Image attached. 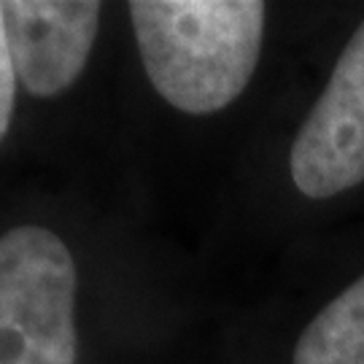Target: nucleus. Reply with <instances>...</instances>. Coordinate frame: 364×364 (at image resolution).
I'll return each mask as SVG.
<instances>
[{
  "label": "nucleus",
  "instance_id": "obj_1",
  "mask_svg": "<svg viewBox=\"0 0 364 364\" xmlns=\"http://www.w3.org/2000/svg\"><path fill=\"white\" fill-rule=\"evenodd\" d=\"M127 11L151 87L183 114L227 108L259 65V0H132Z\"/></svg>",
  "mask_w": 364,
  "mask_h": 364
},
{
  "label": "nucleus",
  "instance_id": "obj_2",
  "mask_svg": "<svg viewBox=\"0 0 364 364\" xmlns=\"http://www.w3.org/2000/svg\"><path fill=\"white\" fill-rule=\"evenodd\" d=\"M76 262L63 237L22 224L0 235V364H76Z\"/></svg>",
  "mask_w": 364,
  "mask_h": 364
},
{
  "label": "nucleus",
  "instance_id": "obj_3",
  "mask_svg": "<svg viewBox=\"0 0 364 364\" xmlns=\"http://www.w3.org/2000/svg\"><path fill=\"white\" fill-rule=\"evenodd\" d=\"M299 195L329 200L364 181V22L340 52L289 154Z\"/></svg>",
  "mask_w": 364,
  "mask_h": 364
},
{
  "label": "nucleus",
  "instance_id": "obj_4",
  "mask_svg": "<svg viewBox=\"0 0 364 364\" xmlns=\"http://www.w3.org/2000/svg\"><path fill=\"white\" fill-rule=\"evenodd\" d=\"M0 9L14 70L30 95L54 97L84 73L100 27V3L6 0Z\"/></svg>",
  "mask_w": 364,
  "mask_h": 364
},
{
  "label": "nucleus",
  "instance_id": "obj_5",
  "mask_svg": "<svg viewBox=\"0 0 364 364\" xmlns=\"http://www.w3.org/2000/svg\"><path fill=\"white\" fill-rule=\"evenodd\" d=\"M294 364H364V275L326 302L302 329Z\"/></svg>",
  "mask_w": 364,
  "mask_h": 364
},
{
  "label": "nucleus",
  "instance_id": "obj_6",
  "mask_svg": "<svg viewBox=\"0 0 364 364\" xmlns=\"http://www.w3.org/2000/svg\"><path fill=\"white\" fill-rule=\"evenodd\" d=\"M14 97H16V70L9 52V38H6V22H3V9H0V141L6 138L14 114Z\"/></svg>",
  "mask_w": 364,
  "mask_h": 364
}]
</instances>
